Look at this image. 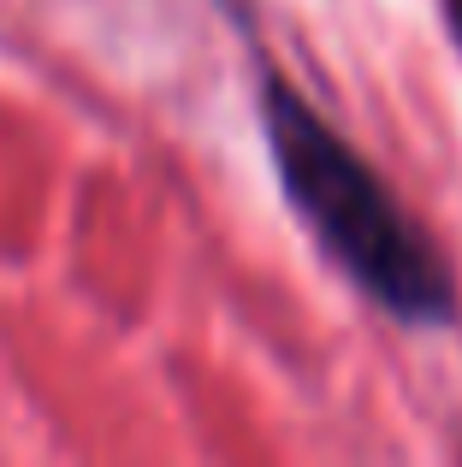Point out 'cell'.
<instances>
[{
	"label": "cell",
	"mask_w": 462,
	"mask_h": 467,
	"mask_svg": "<svg viewBox=\"0 0 462 467\" xmlns=\"http://www.w3.org/2000/svg\"><path fill=\"white\" fill-rule=\"evenodd\" d=\"M261 119L273 142L285 195L338 266L409 326H445L457 314V290L439 249L415 231V219L392 202L380 178L356 160L344 137L285 83L261 89Z\"/></svg>",
	"instance_id": "6da1fadb"
},
{
	"label": "cell",
	"mask_w": 462,
	"mask_h": 467,
	"mask_svg": "<svg viewBox=\"0 0 462 467\" xmlns=\"http://www.w3.org/2000/svg\"><path fill=\"white\" fill-rule=\"evenodd\" d=\"M451 24H457V36H462V0H451Z\"/></svg>",
	"instance_id": "7a4b0ae2"
}]
</instances>
